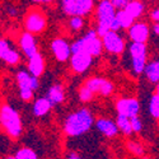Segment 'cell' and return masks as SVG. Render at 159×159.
Instances as JSON below:
<instances>
[{
  "label": "cell",
  "instance_id": "obj_1",
  "mask_svg": "<svg viewBox=\"0 0 159 159\" xmlns=\"http://www.w3.org/2000/svg\"><path fill=\"white\" fill-rule=\"evenodd\" d=\"M94 125V116L89 108L82 107L71 112L64 121V132L68 136L78 138L85 135Z\"/></svg>",
  "mask_w": 159,
  "mask_h": 159
},
{
  "label": "cell",
  "instance_id": "obj_2",
  "mask_svg": "<svg viewBox=\"0 0 159 159\" xmlns=\"http://www.w3.org/2000/svg\"><path fill=\"white\" fill-rule=\"evenodd\" d=\"M0 127L10 139H19L23 134V122L19 112L10 104L4 103L0 107Z\"/></svg>",
  "mask_w": 159,
  "mask_h": 159
},
{
  "label": "cell",
  "instance_id": "obj_3",
  "mask_svg": "<svg viewBox=\"0 0 159 159\" xmlns=\"http://www.w3.org/2000/svg\"><path fill=\"white\" fill-rule=\"evenodd\" d=\"M70 51L71 54L76 51H87L93 57H98L103 51L102 39L97 34L96 30H89L84 36L78 38L70 45Z\"/></svg>",
  "mask_w": 159,
  "mask_h": 159
},
{
  "label": "cell",
  "instance_id": "obj_4",
  "mask_svg": "<svg viewBox=\"0 0 159 159\" xmlns=\"http://www.w3.org/2000/svg\"><path fill=\"white\" fill-rule=\"evenodd\" d=\"M115 14H116V9L113 8L110 0H99V3L96 8V22H97L96 32L99 37H102L106 32L110 31Z\"/></svg>",
  "mask_w": 159,
  "mask_h": 159
},
{
  "label": "cell",
  "instance_id": "obj_5",
  "mask_svg": "<svg viewBox=\"0 0 159 159\" xmlns=\"http://www.w3.org/2000/svg\"><path fill=\"white\" fill-rule=\"evenodd\" d=\"M18 90H19V97L24 102H30L33 99L34 90L39 88V80L37 76H33L28 73V70H20L17 73L16 76Z\"/></svg>",
  "mask_w": 159,
  "mask_h": 159
},
{
  "label": "cell",
  "instance_id": "obj_6",
  "mask_svg": "<svg viewBox=\"0 0 159 159\" xmlns=\"http://www.w3.org/2000/svg\"><path fill=\"white\" fill-rule=\"evenodd\" d=\"M129 55L131 60V69L134 74L140 75L148 62V46L143 42H132L129 46Z\"/></svg>",
  "mask_w": 159,
  "mask_h": 159
},
{
  "label": "cell",
  "instance_id": "obj_7",
  "mask_svg": "<svg viewBox=\"0 0 159 159\" xmlns=\"http://www.w3.org/2000/svg\"><path fill=\"white\" fill-rule=\"evenodd\" d=\"M60 7L68 17H87L94 9V0H60Z\"/></svg>",
  "mask_w": 159,
  "mask_h": 159
},
{
  "label": "cell",
  "instance_id": "obj_8",
  "mask_svg": "<svg viewBox=\"0 0 159 159\" xmlns=\"http://www.w3.org/2000/svg\"><path fill=\"white\" fill-rule=\"evenodd\" d=\"M47 27V18L45 13L41 9L32 8L27 13V16L24 18V28L27 32L32 34H41L42 32L46 31Z\"/></svg>",
  "mask_w": 159,
  "mask_h": 159
},
{
  "label": "cell",
  "instance_id": "obj_9",
  "mask_svg": "<svg viewBox=\"0 0 159 159\" xmlns=\"http://www.w3.org/2000/svg\"><path fill=\"white\" fill-rule=\"evenodd\" d=\"M102 46L103 50L107 51L111 55H122L126 48V42L124 37L117 31H107L102 37Z\"/></svg>",
  "mask_w": 159,
  "mask_h": 159
},
{
  "label": "cell",
  "instance_id": "obj_10",
  "mask_svg": "<svg viewBox=\"0 0 159 159\" xmlns=\"http://www.w3.org/2000/svg\"><path fill=\"white\" fill-rule=\"evenodd\" d=\"M84 85L89 88L94 94H99L102 97H110L115 92V84L106 78L92 76L84 82Z\"/></svg>",
  "mask_w": 159,
  "mask_h": 159
},
{
  "label": "cell",
  "instance_id": "obj_11",
  "mask_svg": "<svg viewBox=\"0 0 159 159\" xmlns=\"http://www.w3.org/2000/svg\"><path fill=\"white\" fill-rule=\"evenodd\" d=\"M93 59L87 51H76L70 55L68 61H70V68L75 74H83L92 66Z\"/></svg>",
  "mask_w": 159,
  "mask_h": 159
},
{
  "label": "cell",
  "instance_id": "obj_12",
  "mask_svg": "<svg viewBox=\"0 0 159 159\" xmlns=\"http://www.w3.org/2000/svg\"><path fill=\"white\" fill-rule=\"evenodd\" d=\"M50 48L52 51V54H54L55 59L59 62H66L71 55L70 43L66 41L64 37H56V38L52 39Z\"/></svg>",
  "mask_w": 159,
  "mask_h": 159
},
{
  "label": "cell",
  "instance_id": "obj_13",
  "mask_svg": "<svg viewBox=\"0 0 159 159\" xmlns=\"http://www.w3.org/2000/svg\"><path fill=\"white\" fill-rule=\"evenodd\" d=\"M116 111L120 115H125L127 117L136 116L140 112V103L136 98L124 97L118 98L116 102Z\"/></svg>",
  "mask_w": 159,
  "mask_h": 159
},
{
  "label": "cell",
  "instance_id": "obj_14",
  "mask_svg": "<svg viewBox=\"0 0 159 159\" xmlns=\"http://www.w3.org/2000/svg\"><path fill=\"white\" fill-rule=\"evenodd\" d=\"M127 33L132 42L147 43L150 36V27L144 22H134L127 28Z\"/></svg>",
  "mask_w": 159,
  "mask_h": 159
},
{
  "label": "cell",
  "instance_id": "obj_15",
  "mask_svg": "<svg viewBox=\"0 0 159 159\" xmlns=\"http://www.w3.org/2000/svg\"><path fill=\"white\" fill-rule=\"evenodd\" d=\"M0 60H3L8 65H17L20 61L19 52L13 48L10 43L4 38H0Z\"/></svg>",
  "mask_w": 159,
  "mask_h": 159
},
{
  "label": "cell",
  "instance_id": "obj_16",
  "mask_svg": "<svg viewBox=\"0 0 159 159\" xmlns=\"http://www.w3.org/2000/svg\"><path fill=\"white\" fill-rule=\"evenodd\" d=\"M18 45L22 50V52L24 54L25 57H31L32 55H34L36 52L38 51V46H37V41H36V37L34 34L30 33V32H23L19 36L18 39Z\"/></svg>",
  "mask_w": 159,
  "mask_h": 159
},
{
  "label": "cell",
  "instance_id": "obj_17",
  "mask_svg": "<svg viewBox=\"0 0 159 159\" xmlns=\"http://www.w3.org/2000/svg\"><path fill=\"white\" fill-rule=\"evenodd\" d=\"M94 125H96L97 130L101 132V134L104 135L106 138H108V139L116 138L118 134H120L116 122L112 121L111 118L99 117V118H97V120H94Z\"/></svg>",
  "mask_w": 159,
  "mask_h": 159
},
{
  "label": "cell",
  "instance_id": "obj_18",
  "mask_svg": "<svg viewBox=\"0 0 159 159\" xmlns=\"http://www.w3.org/2000/svg\"><path fill=\"white\" fill-rule=\"evenodd\" d=\"M45 68H46V61H45L43 55L39 51H37L34 55L28 57L27 69H28V73L31 75L39 78L45 73Z\"/></svg>",
  "mask_w": 159,
  "mask_h": 159
},
{
  "label": "cell",
  "instance_id": "obj_19",
  "mask_svg": "<svg viewBox=\"0 0 159 159\" xmlns=\"http://www.w3.org/2000/svg\"><path fill=\"white\" fill-rule=\"evenodd\" d=\"M46 98L51 103L52 107L61 104L65 101V88L62 84H54L51 85L46 93Z\"/></svg>",
  "mask_w": 159,
  "mask_h": 159
},
{
  "label": "cell",
  "instance_id": "obj_20",
  "mask_svg": "<svg viewBox=\"0 0 159 159\" xmlns=\"http://www.w3.org/2000/svg\"><path fill=\"white\" fill-rule=\"evenodd\" d=\"M145 9H147V7H145L144 0H130L126 4V7L124 8V10L127 11L135 20L143 17V14L145 13Z\"/></svg>",
  "mask_w": 159,
  "mask_h": 159
},
{
  "label": "cell",
  "instance_id": "obj_21",
  "mask_svg": "<svg viewBox=\"0 0 159 159\" xmlns=\"http://www.w3.org/2000/svg\"><path fill=\"white\" fill-rule=\"evenodd\" d=\"M147 79L152 83V84H158L159 83V61L158 60H153L150 62L145 64L144 71Z\"/></svg>",
  "mask_w": 159,
  "mask_h": 159
},
{
  "label": "cell",
  "instance_id": "obj_22",
  "mask_svg": "<svg viewBox=\"0 0 159 159\" xmlns=\"http://www.w3.org/2000/svg\"><path fill=\"white\" fill-rule=\"evenodd\" d=\"M51 108H52V106L48 102V99L46 97H41V98H37L34 101L32 112L36 117H43L51 111Z\"/></svg>",
  "mask_w": 159,
  "mask_h": 159
},
{
  "label": "cell",
  "instance_id": "obj_23",
  "mask_svg": "<svg viewBox=\"0 0 159 159\" xmlns=\"http://www.w3.org/2000/svg\"><path fill=\"white\" fill-rule=\"evenodd\" d=\"M115 19L118 24L120 30H127L130 25L135 22V19L132 18L127 11H125L124 9H120V10H116V14H115Z\"/></svg>",
  "mask_w": 159,
  "mask_h": 159
},
{
  "label": "cell",
  "instance_id": "obj_24",
  "mask_svg": "<svg viewBox=\"0 0 159 159\" xmlns=\"http://www.w3.org/2000/svg\"><path fill=\"white\" fill-rule=\"evenodd\" d=\"M116 125L118 127V131L122 132L125 136H131L132 135V129L130 125V118L125 115H120L117 113V118H116Z\"/></svg>",
  "mask_w": 159,
  "mask_h": 159
},
{
  "label": "cell",
  "instance_id": "obj_25",
  "mask_svg": "<svg viewBox=\"0 0 159 159\" xmlns=\"http://www.w3.org/2000/svg\"><path fill=\"white\" fill-rule=\"evenodd\" d=\"M126 148L129 150V153H131L134 157H138V158H143L145 157V148L139 143V141H135V140H129L126 143Z\"/></svg>",
  "mask_w": 159,
  "mask_h": 159
},
{
  "label": "cell",
  "instance_id": "obj_26",
  "mask_svg": "<svg viewBox=\"0 0 159 159\" xmlns=\"http://www.w3.org/2000/svg\"><path fill=\"white\" fill-rule=\"evenodd\" d=\"M149 113L153 118L158 120L159 118V93L158 90L155 89V93L150 97V101H149Z\"/></svg>",
  "mask_w": 159,
  "mask_h": 159
},
{
  "label": "cell",
  "instance_id": "obj_27",
  "mask_svg": "<svg viewBox=\"0 0 159 159\" xmlns=\"http://www.w3.org/2000/svg\"><path fill=\"white\" fill-rule=\"evenodd\" d=\"M11 158H14V159H37L38 154L33 149H31V148L23 147V148L18 149L16 152V154L13 155Z\"/></svg>",
  "mask_w": 159,
  "mask_h": 159
},
{
  "label": "cell",
  "instance_id": "obj_28",
  "mask_svg": "<svg viewBox=\"0 0 159 159\" xmlns=\"http://www.w3.org/2000/svg\"><path fill=\"white\" fill-rule=\"evenodd\" d=\"M84 24H85L84 17H80V16H71V17H69L68 25H69L70 31H73V32H79L80 30H83Z\"/></svg>",
  "mask_w": 159,
  "mask_h": 159
},
{
  "label": "cell",
  "instance_id": "obj_29",
  "mask_svg": "<svg viewBox=\"0 0 159 159\" xmlns=\"http://www.w3.org/2000/svg\"><path fill=\"white\" fill-rule=\"evenodd\" d=\"M94 93L92 92L89 88H87L84 84L79 88V90H78V98H79V101L80 102H83V103H88V102H90L92 99L94 98Z\"/></svg>",
  "mask_w": 159,
  "mask_h": 159
},
{
  "label": "cell",
  "instance_id": "obj_30",
  "mask_svg": "<svg viewBox=\"0 0 159 159\" xmlns=\"http://www.w3.org/2000/svg\"><path fill=\"white\" fill-rule=\"evenodd\" d=\"M129 118H130V125H131V129H132V134H140V132L143 131V122L140 120L139 115L129 117Z\"/></svg>",
  "mask_w": 159,
  "mask_h": 159
},
{
  "label": "cell",
  "instance_id": "obj_31",
  "mask_svg": "<svg viewBox=\"0 0 159 159\" xmlns=\"http://www.w3.org/2000/svg\"><path fill=\"white\" fill-rule=\"evenodd\" d=\"M110 2L116 10H120V9H124L126 7V4L130 2V0H110Z\"/></svg>",
  "mask_w": 159,
  "mask_h": 159
},
{
  "label": "cell",
  "instance_id": "obj_32",
  "mask_svg": "<svg viewBox=\"0 0 159 159\" xmlns=\"http://www.w3.org/2000/svg\"><path fill=\"white\" fill-rule=\"evenodd\" d=\"M150 19L153 22H159V9L158 8H154L150 11Z\"/></svg>",
  "mask_w": 159,
  "mask_h": 159
},
{
  "label": "cell",
  "instance_id": "obj_33",
  "mask_svg": "<svg viewBox=\"0 0 159 159\" xmlns=\"http://www.w3.org/2000/svg\"><path fill=\"white\" fill-rule=\"evenodd\" d=\"M66 158H69V159H80V154H78L76 152L71 150V152H69L68 154H66Z\"/></svg>",
  "mask_w": 159,
  "mask_h": 159
},
{
  "label": "cell",
  "instance_id": "obj_34",
  "mask_svg": "<svg viewBox=\"0 0 159 159\" xmlns=\"http://www.w3.org/2000/svg\"><path fill=\"white\" fill-rule=\"evenodd\" d=\"M7 13H8L9 16H13V17H14V16H17V9H16V8H13V7H9L8 10H7Z\"/></svg>",
  "mask_w": 159,
  "mask_h": 159
},
{
  "label": "cell",
  "instance_id": "obj_35",
  "mask_svg": "<svg viewBox=\"0 0 159 159\" xmlns=\"http://www.w3.org/2000/svg\"><path fill=\"white\" fill-rule=\"evenodd\" d=\"M32 2L37 4H51L54 0H32Z\"/></svg>",
  "mask_w": 159,
  "mask_h": 159
},
{
  "label": "cell",
  "instance_id": "obj_36",
  "mask_svg": "<svg viewBox=\"0 0 159 159\" xmlns=\"http://www.w3.org/2000/svg\"><path fill=\"white\" fill-rule=\"evenodd\" d=\"M153 32L155 36L159 34V23L158 22H154V24H153Z\"/></svg>",
  "mask_w": 159,
  "mask_h": 159
}]
</instances>
